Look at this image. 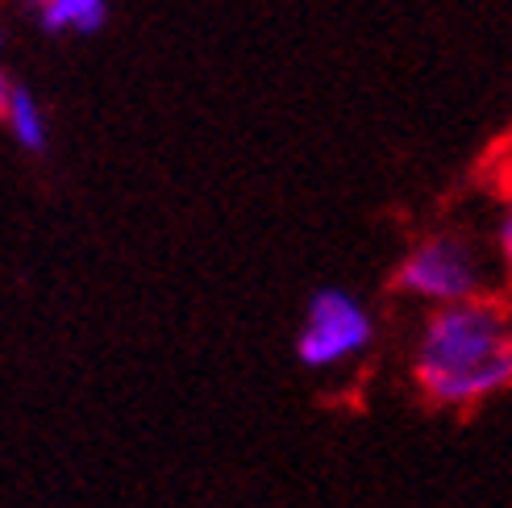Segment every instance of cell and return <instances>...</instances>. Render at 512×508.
<instances>
[{
	"mask_svg": "<svg viewBox=\"0 0 512 508\" xmlns=\"http://www.w3.org/2000/svg\"><path fill=\"white\" fill-rule=\"evenodd\" d=\"M408 375L425 404L446 413H471L512 392V304L504 296H475L429 309Z\"/></svg>",
	"mask_w": 512,
	"mask_h": 508,
	"instance_id": "6da1fadb",
	"label": "cell"
},
{
	"mask_svg": "<svg viewBox=\"0 0 512 508\" xmlns=\"http://www.w3.org/2000/svg\"><path fill=\"white\" fill-rule=\"evenodd\" d=\"M375 346V313L350 288L325 284L309 292L296 329V363L313 375L346 371Z\"/></svg>",
	"mask_w": 512,
	"mask_h": 508,
	"instance_id": "7a4b0ae2",
	"label": "cell"
},
{
	"mask_svg": "<svg viewBox=\"0 0 512 508\" xmlns=\"http://www.w3.org/2000/svg\"><path fill=\"white\" fill-rule=\"evenodd\" d=\"M392 288L425 309H446V304L488 296V263L463 234H429L404 250L392 271Z\"/></svg>",
	"mask_w": 512,
	"mask_h": 508,
	"instance_id": "3957f363",
	"label": "cell"
},
{
	"mask_svg": "<svg viewBox=\"0 0 512 508\" xmlns=\"http://www.w3.org/2000/svg\"><path fill=\"white\" fill-rule=\"evenodd\" d=\"M30 9L46 34L92 38L109 21V0H30Z\"/></svg>",
	"mask_w": 512,
	"mask_h": 508,
	"instance_id": "277c9868",
	"label": "cell"
},
{
	"mask_svg": "<svg viewBox=\"0 0 512 508\" xmlns=\"http://www.w3.org/2000/svg\"><path fill=\"white\" fill-rule=\"evenodd\" d=\"M5 130L9 138L25 150V155H46L50 150V121H46V109L38 105V96L17 84L13 100H9V113H5Z\"/></svg>",
	"mask_w": 512,
	"mask_h": 508,
	"instance_id": "5b68a950",
	"label": "cell"
},
{
	"mask_svg": "<svg viewBox=\"0 0 512 508\" xmlns=\"http://www.w3.org/2000/svg\"><path fill=\"white\" fill-rule=\"evenodd\" d=\"M492 242H496V254H500L504 275L512 279V196L500 205V217H496V234H492Z\"/></svg>",
	"mask_w": 512,
	"mask_h": 508,
	"instance_id": "8992f818",
	"label": "cell"
},
{
	"mask_svg": "<svg viewBox=\"0 0 512 508\" xmlns=\"http://www.w3.org/2000/svg\"><path fill=\"white\" fill-rule=\"evenodd\" d=\"M13 92H17V80H13V75H9L5 67H0V121H5V113H9Z\"/></svg>",
	"mask_w": 512,
	"mask_h": 508,
	"instance_id": "52a82bcc",
	"label": "cell"
}]
</instances>
